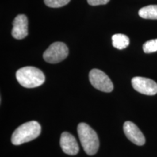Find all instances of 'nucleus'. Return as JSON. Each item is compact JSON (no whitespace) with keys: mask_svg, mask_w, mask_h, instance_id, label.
<instances>
[{"mask_svg":"<svg viewBox=\"0 0 157 157\" xmlns=\"http://www.w3.org/2000/svg\"><path fill=\"white\" fill-rule=\"evenodd\" d=\"M70 0H44V3L48 7L58 8L63 7L69 2Z\"/></svg>","mask_w":157,"mask_h":157,"instance_id":"obj_13","label":"nucleus"},{"mask_svg":"<svg viewBox=\"0 0 157 157\" xmlns=\"http://www.w3.org/2000/svg\"><path fill=\"white\" fill-rule=\"evenodd\" d=\"M109 1L110 0H87V2L92 6H98L105 5L109 2Z\"/></svg>","mask_w":157,"mask_h":157,"instance_id":"obj_14","label":"nucleus"},{"mask_svg":"<svg viewBox=\"0 0 157 157\" xmlns=\"http://www.w3.org/2000/svg\"><path fill=\"white\" fill-rule=\"evenodd\" d=\"M124 132L131 142L137 146H143L146 143V138L140 129L132 121H125L123 126Z\"/></svg>","mask_w":157,"mask_h":157,"instance_id":"obj_7","label":"nucleus"},{"mask_svg":"<svg viewBox=\"0 0 157 157\" xmlns=\"http://www.w3.org/2000/svg\"><path fill=\"white\" fill-rule=\"evenodd\" d=\"M89 79L94 87L105 93H111L113 90V84L110 78L103 71L99 69H93L90 71Z\"/></svg>","mask_w":157,"mask_h":157,"instance_id":"obj_5","label":"nucleus"},{"mask_svg":"<svg viewBox=\"0 0 157 157\" xmlns=\"http://www.w3.org/2000/svg\"><path fill=\"white\" fill-rule=\"evenodd\" d=\"M12 35L16 39H23L28 35V19L25 15H18L13 21Z\"/></svg>","mask_w":157,"mask_h":157,"instance_id":"obj_9","label":"nucleus"},{"mask_svg":"<svg viewBox=\"0 0 157 157\" xmlns=\"http://www.w3.org/2000/svg\"><path fill=\"white\" fill-rule=\"evenodd\" d=\"M139 16L144 19L157 20V5L143 7L138 12Z\"/></svg>","mask_w":157,"mask_h":157,"instance_id":"obj_10","label":"nucleus"},{"mask_svg":"<svg viewBox=\"0 0 157 157\" xmlns=\"http://www.w3.org/2000/svg\"><path fill=\"white\" fill-rule=\"evenodd\" d=\"M68 56V48L63 42H56L52 43L45 50L43 58L46 62L50 63H58L65 60Z\"/></svg>","mask_w":157,"mask_h":157,"instance_id":"obj_4","label":"nucleus"},{"mask_svg":"<svg viewBox=\"0 0 157 157\" xmlns=\"http://www.w3.org/2000/svg\"><path fill=\"white\" fill-rule=\"evenodd\" d=\"M18 83L26 88H34L41 86L45 81V76L39 68L26 66L20 68L16 72Z\"/></svg>","mask_w":157,"mask_h":157,"instance_id":"obj_3","label":"nucleus"},{"mask_svg":"<svg viewBox=\"0 0 157 157\" xmlns=\"http://www.w3.org/2000/svg\"><path fill=\"white\" fill-rule=\"evenodd\" d=\"M60 145L63 151L65 154L74 156L79 151V148L76 138L69 132H64L61 134L60 140Z\"/></svg>","mask_w":157,"mask_h":157,"instance_id":"obj_8","label":"nucleus"},{"mask_svg":"<svg viewBox=\"0 0 157 157\" xmlns=\"http://www.w3.org/2000/svg\"><path fill=\"white\" fill-rule=\"evenodd\" d=\"M132 85L138 93L146 95H154L157 93V84L151 78L135 76L132 79Z\"/></svg>","mask_w":157,"mask_h":157,"instance_id":"obj_6","label":"nucleus"},{"mask_svg":"<svg viewBox=\"0 0 157 157\" xmlns=\"http://www.w3.org/2000/svg\"><path fill=\"white\" fill-rule=\"evenodd\" d=\"M77 132L80 142L85 153L90 156L95 155L99 148V138L97 133L87 124H78Z\"/></svg>","mask_w":157,"mask_h":157,"instance_id":"obj_2","label":"nucleus"},{"mask_svg":"<svg viewBox=\"0 0 157 157\" xmlns=\"http://www.w3.org/2000/svg\"><path fill=\"white\" fill-rule=\"evenodd\" d=\"M40 124L36 121L25 122L19 126L13 133L11 142L15 146L28 143L39 136L41 133Z\"/></svg>","mask_w":157,"mask_h":157,"instance_id":"obj_1","label":"nucleus"},{"mask_svg":"<svg viewBox=\"0 0 157 157\" xmlns=\"http://www.w3.org/2000/svg\"><path fill=\"white\" fill-rule=\"evenodd\" d=\"M143 49L146 53H151V52H157V39L147 41L143 44Z\"/></svg>","mask_w":157,"mask_h":157,"instance_id":"obj_12","label":"nucleus"},{"mask_svg":"<svg viewBox=\"0 0 157 157\" xmlns=\"http://www.w3.org/2000/svg\"><path fill=\"white\" fill-rule=\"evenodd\" d=\"M129 44V39L124 34H117L112 36V44L115 48L123 50L127 48Z\"/></svg>","mask_w":157,"mask_h":157,"instance_id":"obj_11","label":"nucleus"}]
</instances>
